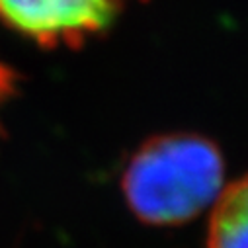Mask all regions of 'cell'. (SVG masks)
<instances>
[{"label":"cell","instance_id":"7a4b0ae2","mask_svg":"<svg viewBox=\"0 0 248 248\" xmlns=\"http://www.w3.org/2000/svg\"><path fill=\"white\" fill-rule=\"evenodd\" d=\"M121 0H0V20L47 47L80 45L106 30Z\"/></svg>","mask_w":248,"mask_h":248},{"label":"cell","instance_id":"6da1fadb","mask_svg":"<svg viewBox=\"0 0 248 248\" xmlns=\"http://www.w3.org/2000/svg\"><path fill=\"white\" fill-rule=\"evenodd\" d=\"M225 160L219 147L198 133H164L145 141L121 176L131 213L153 227L196 219L223 190Z\"/></svg>","mask_w":248,"mask_h":248},{"label":"cell","instance_id":"277c9868","mask_svg":"<svg viewBox=\"0 0 248 248\" xmlns=\"http://www.w3.org/2000/svg\"><path fill=\"white\" fill-rule=\"evenodd\" d=\"M8 88V71L0 67V92H4Z\"/></svg>","mask_w":248,"mask_h":248},{"label":"cell","instance_id":"3957f363","mask_svg":"<svg viewBox=\"0 0 248 248\" xmlns=\"http://www.w3.org/2000/svg\"><path fill=\"white\" fill-rule=\"evenodd\" d=\"M205 248H248V174L223 186L213 202Z\"/></svg>","mask_w":248,"mask_h":248}]
</instances>
